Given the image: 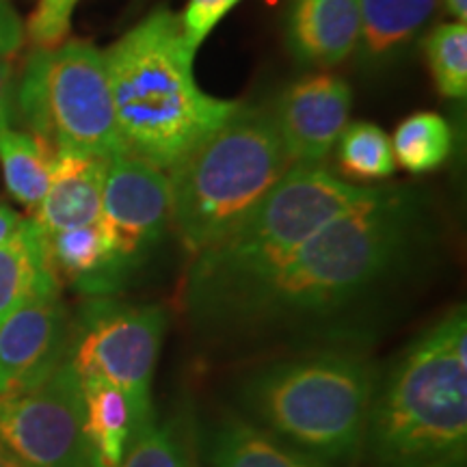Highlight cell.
<instances>
[{"label": "cell", "mask_w": 467, "mask_h": 467, "mask_svg": "<svg viewBox=\"0 0 467 467\" xmlns=\"http://www.w3.org/2000/svg\"><path fill=\"white\" fill-rule=\"evenodd\" d=\"M418 217L416 197L409 191L370 189L309 236L273 275L234 296L203 325L258 329L348 309L407 260Z\"/></svg>", "instance_id": "obj_1"}, {"label": "cell", "mask_w": 467, "mask_h": 467, "mask_svg": "<svg viewBox=\"0 0 467 467\" xmlns=\"http://www.w3.org/2000/svg\"><path fill=\"white\" fill-rule=\"evenodd\" d=\"M104 63L126 154L161 171H169L241 107L200 89L180 17L167 7L150 11L110 44Z\"/></svg>", "instance_id": "obj_2"}, {"label": "cell", "mask_w": 467, "mask_h": 467, "mask_svg": "<svg viewBox=\"0 0 467 467\" xmlns=\"http://www.w3.org/2000/svg\"><path fill=\"white\" fill-rule=\"evenodd\" d=\"M467 314L420 334L377 381L364 448L372 467H465Z\"/></svg>", "instance_id": "obj_3"}, {"label": "cell", "mask_w": 467, "mask_h": 467, "mask_svg": "<svg viewBox=\"0 0 467 467\" xmlns=\"http://www.w3.org/2000/svg\"><path fill=\"white\" fill-rule=\"evenodd\" d=\"M368 192L320 162L290 165L255 206L192 260L186 303L197 323H206L234 296L273 275L309 236Z\"/></svg>", "instance_id": "obj_4"}, {"label": "cell", "mask_w": 467, "mask_h": 467, "mask_svg": "<svg viewBox=\"0 0 467 467\" xmlns=\"http://www.w3.org/2000/svg\"><path fill=\"white\" fill-rule=\"evenodd\" d=\"M377 370L353 350H320L275 361L251 375L241 405L251 422L327 465L350 463L364 448Z\"/></svg>", "instance_id": "obj_5"}, {"label": "cell", "mask_w": 467, "mask_h": 467, "mask_svg": "<svg viewBox=\"0 0 467 467\" xmlns=\"http://www.w3.org/2000/svg\"><path fill=\"white\" fill-rule=\"evenodd\" d=\"M290 165L271 109L241 104L169 169L171 225L186 251L217 243Z\"/></svg>", "instance_id": "obj_6"}, {"label": "cell", "mask_w": 467, "mask_h": 467, "mask_svg": "<svg viewBox=\"0 0 467 467\" xmlns=\"http://www.w3.org/2000/svg\"><path fill=\"white\" fill-rule=\"evenodd\" d=\"M14 115L52 148L124 154L104 52L83 39L35 48L14 91Z\"/></svg>", "instance_id": "obj_7"}, {"label": "cell", "mask_w": 467, "mask_h": 467, "mask_svg": "<svg viewBox=\"0 0 467 467\" xmlns=\"http://www.w3.org/2000/svg\"><path fill=\"white\" fill-rule=\"evenodd\" d=\"M167 314L161 306L93 301L85 323L69 350L76 375L104 379L130 400L139 424L154 416L151 379L165 336Z\"/></svg>", "instance_id": "obj_8"}, {"label": "cell", "mask_w": 467, "mask_h": 467, "mask_svg": "<svg viewBox=\"0 0 467 467\" xmlns=\"http://www.w3.org/2000/svg\"><path fill=\"white\" fill-rule=\"evenodd\" d=\"M0 448L22 467H91L83 383L69 358L39 383L0 394Z\"/></svg>", "instance_id": "obj_9"}, {"label": "cell", "mask_w": 467, "mask_h": 467, "mask_svg": "<svg viewBox=\"0 0 467 467\" xmlns=\"http://www.w3.org/2000/svg\"><path fill=\"white\" fill-rule=\"evenodd\" d=\"M98 223L128 266L148 258L171 225L169 175L126 151L110 156Z\"/></svg>", "instance_id": "obj_10"}, {"label": "cell", "mask_w": 467, "mask_h": 467, "mask_svg": "<svg viewBox=\"0 0 467 467\" xmlns=\"http://www.w3.org/2000/svg\"><path fill=\"white\" fill-rule=\"evenodd\" d=\"M353 93L336 74H309L282 91L271 109L285 156L295 162L327 159L348 124Z\"/></svg>", "instance_id": "obj_11"}, {"label": "cell", "mask_w": 467, "mask_h": 467, "mask_svg": "<svg viewBox=\"0 0 467 467\" xmlns=\"http://www.w3.org/2000/svg\"><path fill=\"white\" fill-rule=\"evenodd\" d=\"M69 323L58 290L44 292L0 323V394L25 389L69 358Z\"/></svg>", "instance_id": "obj_12"}, {"label": "cell", "mask_w": 467, "mask_h": 467, "mask_svg": "<svg viewBox=\"0 0 467 467\" xmlns=\"http://www.w3.org/2000/svg\"><path fill=\"white\" fill-rule=\"evenodd\" d=\"M107 156L58 150L48 191L31 221L42 234H55L100 221Z\"/></svg>", "instance_id": "obj_13"}, {"label": "cell", "mask_w": 467, "mask_h": 467, "mask_svg": "<svg viewBox=\"0 0 467 467\" xmlns=\"http://www.w3.org/2000/svg\"><path fill=\"white\" fill-rule=\"evenodd\" d=\"M284 33L299 66L334 67L358 46L359 0H290Z\"/></svg>", "instance_id": "obj_14"}, {"label": "cell", "mask_w": 467, "mask_h": 467, "mask_svg": "<svg viewBox=\"0 0 467 467\" xmlns=\"http://www.w3.org/2000/svg\"><path fill=\"white\" fill-rule=\"evenodd\" d=\"M44 255L52 279L91 296H107L119 288L130 266L119 258L100 223L42 234Z\"/></svg>", "instance_id": "obj_15"}, {"label": "cell", "mask_w": 467, "mask_h": 467, "mask_svg": "<svg viewBox=\"0 0 467 467\" xmlns=\"http://www.w3.org/2000/svg\"><path fill=\"white\" fill-rule=\"evenodd\" d=\"M440 0H359L355 57L366 69L389 67L409 52Z\"/></svg>", "instance_id": "obj_16"}, {"label": "cell", "mask_w": 467, "mask_h": 467, "mask_svg": "<svg viewBox=\"0 0 467 467\" xmlns=\"http://www.w3.org/2000/svg\"><path fill=\"white\" fill-rule=\"evenodd\" d=\"M203 454L210 467H331L241 416L210 426Z\"/></svg>", "instance_id": "obj_17"}, {"label": "cell", "mask_w": 467, "mask_h": 467, "mask_svg": "<svg viewBox=\"0 0 467 467\" xmlns=\"http://www.w3.org/2000/svg\"><path fill=\"white\" fill-rule=\"evenodd\" d=\"M85 399V440L91 467H119L141 424L130 400L104 379H80Z\"/></svg>", "instance_id": "obj_18"}, {"label": "cell", "mask_w": 467, "mask_h": 467, "mask_svg": "<svg viewBox=\"0 0 467 467\" xmlns=\"http://www.w3.org/2000/svg\"><path fill=\"white\" fill-rule=\"evenodd\" d=\"M58 290L44 255V236L31 219L0 244V323L44 292Z\"/></svg>", "instance_id": "obj_19"}, {"label": "cell", "mask_w": 467, "mask_h": 467, "mask_svg": "<svg viewBox=\"0 0 467 467\" xmlns=\"http://www.w3.org/2000/svg\"><path fill=\"white\" fill-rule=\"evenodd\" d=\"M55 156L57 150L37 134L11 124L0 128V169L5 186L28 213L37 210L48 191Z\"/></svg>", "instance_id": "obj_20"}, {"label": "cell", "mask_w": 467, "mask_h": 467, "mask_svg": "<svg viewBox=\"0 0 467 467\" xmlns=\"http://www.w3.org/2000/svg\"><path fill=\"white\" fill-rule=\"evenodd\" d=\"M394 159L409 173L440 169L452 151V130L441 115L422 110L400 121L392 137Z\"/></svg>", "instance_id": "obj_21"}, {"label": "cell", "mask_w": 467, "mask_h": 467, "mask_svg": "<svg viewBox=\"0 0 467 467\" xmlns=\"http://www.w3.org/2000/svg\"><path fill=\"white\" fill-rule=\"evenodd\" d=\"M337 165L355 180H385L396 171L392 139L370 121L347 124L337 137Z\"/></svg>", "instance_id": "obj_22"}, {"label": "cell", "mask_w": 467, "mask_h": 467, "mask_svg": "<svg viewBox=\"0 0 467 467\" xmlns=\"http://www.w3.org/2000/svg\"><path fill=\"white\" fill-rule=\"evenodd\" d=\"M424 55L440 96L465 100L467 96V26L463 22L437 25L424 39Z\"/></svg>", "instance_id": "obj_23"}, {"label": "cell", "mask_w": 467, "mask_h": 467, "mask_svg": "<svg viewBox=\"0 0 467 467\" xmlns=\"http://www.w3.org/2000/svg\"><path fill=\"white\" fill-rule=\"evenodd\" d=\"M119 467H191L184 429L178 420L151 416L134 435Z\"/></svg>", "instance_id": "obj_24"}, {"label": "cell", "mask_w": 467, "mask_h": 467, "mask_svg": "<svg viewBox=\"0 0 467 467\" xmlns=\"http://www.w3.org/2000/svg\"><path fill=\"white\" fill-rule=\"evenodd\" d=\"M78 3L80 0H37L26 26L35 48H57L66 42Z\"/></svg>", "instance_id": "obj_25"}, {"label": "cell", "mask_w": 467, "mask_h": 467, "mask_svg": "<svg viewBox=\"0 0 467 467\" xmlns=\"http://www.w3.org/2000/svg\"><path fill=\"white\" fill-rule=\"evenodd\" d=\"M238 3L243 0H189L186 3L184 11L178 17L184 46L192 57Z\"/></svg>", "instance_id": "obj_26"}, {"label": "cell", "mask_w": 467, "mask_h": 467, "mask_svg": "<svg viewBox=\"0 0 467 467\" xmlns=\"http://www.w3.org/2000/svg\"><path fill=\"white\" fill-rule=\"evenodd\" d=\"M26 28L7 0H0V58L14 57L22 48Z\"/></svg>", "instance_id": "obj_27"}, {"label": "cell", "mask_w": 467, "mask_h": 467, "mask_svg": "<svg viewBox=\"0 0 467 467\" xmlns=\"http://www.w3.org/2000/svg\"><path fill=\"white\" fill-rule=\"evenodd\" d=\"M14 91H16V69L14 61L0 58V128L11 124L14 117Z\"/></svg>", "instance_id": "obj_28"}, {"label": "cell", "mask_w": 467, "mask_h": 467, "mask_svg": "<svg viewBox=\"0 0 467 467\" xmlns=\"http://www.w3.org/2000/svg\"><path fill=\"white\" fill-rule=\"evenodd\" d=\"M22 221L25 219L20 217V213H17V210L7 206V203H0V244L14 236L17 227L22 225Z\"/></svg>", "instance_id": "obj_29"}, {"label": "cell", "mask_w": 467, "mask_h": 467, "mask_svg": "<svg viewBox=\"0 0 467 467\" xmlns=\"http://www.w3.org/2000/svg\"><path fill=\"white\" fill-rule=\"evenodd\" d=\"M443 11L448 16L454 17V22H463L467 20V0H441Z\"/></svg>", "instance_id": "obj_30"}, {"label": "cell", "mask_w": 467, "mask_h": 467, "mask_svg": "<svg viewBox=\"0 0 467 467\" xmlns=\"http://www.w3.org/2000/svg\"><path fill=\"white\" fill-rule=\"evenodd\" d=\"M0 467H22V465L17 463V461L11 457L9 452H5L3 448H0Z\"/></svg>", "instance_id": "obj_31"}]
</instances>
